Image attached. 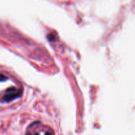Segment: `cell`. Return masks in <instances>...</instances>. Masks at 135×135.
<instances>
[{
  "mask_svg": "<svg viewBox=\"0 0 135 135\" xmlns=\"http://www.w3.org/2000/svg\"><path fill=\"white\" fill-rule=\"evenodd\" d=\"M36 135H39V134H36Z\"/></svg>",
  "mask_w": 135,
  "mask_h": 135,
  "instance_id": "8992f818",
  "label": "cell"
},
{
  "mask_svg": "<svg viewBox=\"0 0 135 135\" xmlns=\"http://www.w3.org/2000/svg\"><path fill=\"white\" fill-rule=\"evenodd\" d=\"M48 38L50 41H54L55 40V36L52 34H50L48 35Z\"/></svg>",
  "mask_w": 135,
  "mask_h": 135,
  "instance_id": "7a4b0ae2",
  "label": "cell"
},
{
  "mask_svg": "<svg viewBox=\"0 0 135 135\" xmlns=\"http://www.w3.org/2000/svg\"><path fill=\"white\" fill-rule=\"evenodd\" d=\"M7 92V93L6 95H5L3 98V100L7 102L11 101V100H13V99L17 98H18L21 95V92L18 91L15 88H11L10 89H8Z\"/></svg>",
  "mask_w": 135,
  "mask_h": 135,
  "instance_id": "6da1fadb",
  "label": "cell"
},
{
  "mask_svg": "<svg viewBox=\"0 0 135 135\" xmlns=\"http://www.w3.org/2000/svg\"><path fill=\"white\" fill-rule=\"evenodd\" d=\"M26 135H30V134H27Z\"/></svg>",
  "mask_w": 135,
  "mask_h": 135,
  "instance_id": "5b68a950",
  "label": "cell"
},
{
  "mask_svg": "<svg viewBox=\"0 0 135 135\" xmlns=\"http://www.w3.org/2000/svg\"><path fill=\"white\" fill-rule=\"evenodd\" d=\"M7 77L3 75H0V81H3L6 80Z\"/></svg>",
  "mask_w": 135,
  "mask_h": 135,
  "instance_id": "3957f363",
  "label": "cell"
},
{
  "mask_svg": "<svg viewBox=\"0 0 135 135\" xmlns=\"http://www.w3.org/2000/svg\"><path fill=\"white\" fill-rule=\"evenodd\" d=\"M45 135H51V134L50 133V132H47V133H46V134H45Z\"/></svg>",
  "mask_w": 135,
  "mask_h": 135,
  "instance_id": "277c9868",
  "label": "cell"
}]
</instances>
